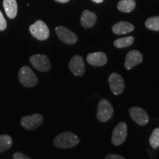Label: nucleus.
<instances>
[{"label":"nucleus","instance_id":"5","mask_svg":"<svg viewBox=\"0 0 159 159\" xmlns=\"http://www.w3.org/2000/svg\"><path fill=\"white\" fill-rule=\"evenodd\" d=\"M128 134V127L124 122H119L115 127L111 136V142L114 145L119 146L125 142Z\"/></svg>","mask_w":159,"mask_h":159},{"label":"nucleus","instance_id":"1","mask_svg":"<svg viewBox=\"0 0 159 159\" xmlns=\"http://www.w3.org/2000/svg\"><path fill=\"white\" fill-rule=\"evenodd\" d=\"M79 142L78 136L71 132H63L57 135L53 142L55 147L62 149L73 148L78 144Z\"/></svg>","mask_w":159,"mask_h":159},{"label":"nucleus","instance_id":"11","mask_svg":"<svg viewBox=\"0 0 159 159\" xmlns=\"http://www.w3.org/2000/svg\"><path fill=\"white\" fill-rule=\"evenodd\" d=\"M69 68L75 76H83L85 73V64L83 57L80 55H75L70 60Z\"/></svg>","mask_w":159,"mask_h":159},{"label":"nucleus","instance_id":"13","mask_svg":"<svg viewBox=\"0 0 159 159\" xmlns=\"http://www.w3.org/2000/svg\"><path fill=\"white\" fill-rule=\"evenodd\" d=\"M86 61L93 66H102L106 64L108 58L105 52H97L90 53L87 55Z\"/></svg>","mask_w":159,"mask_h":159},{"label":"nucleus","instance_id":"3","mask_svg":"<svg viewBox=\"0 0 159 159\" xmlns=\"http://www.w3.org/2000/svg\"><path fill=\"white\" fill-rule=\"evenodd\" d=\"M114 114V108L107 99H101L99 102L97 117L101 122H105L111 119Z\"/></svg>","mask_w":159,"mask_h":159},{"label":"nucleus","instance_id":"14","mask_svg":"<svg viewBox=\"0 0 159 159\" xmlns=\"http://www.w3.org/2000/svg\"><path fill=\"white\" fill-rule=\"evenodd\" d=\"M97 21V16L93 12L85 10L82 13L80 18L81 25L84 28H91Z\"/></svg>","mask_w":159,"mask_h":159},{"label":"nucleus","instance_id":"21","mask_svg":"<svg viewBox=\"0 0 159 159\" xmlns=\"http://www.w3.org/2000/svg\"><path fill=\"white\" fill-rule=\"evenodd\" d=\"M150 144L153 149L159 148V128H156L152 131L150 138Z\"/></svg>","mask_w":159,"mask_h":159},{"label":"nucleus","instance_id":"10","mask_svg":"<svg viewBox=\"0 0 159 159\" xmlns=\"http://www.w3.org/2000/svg\"><path fill=\"white\" fill-rule=\"evenodd\" d=\"M131 119L139 125L144 126L149 122V116L146 111L139 107H133L129 110Z\"/></svg>","mask_w":159,"mask_h":159},{"label":"nucleus","instance_id":"19","mask_svg":"<svg viewBox=\"0 0 159 159\" xmlns=\"http://www.w3.org/2000/svg\"><path fill=\"white\" fill-rule=\"evenodd\" d=\"M13 144L12 138L8 135H0V152L8 150Z\"/></svg>","mask_w":159,"mask_h":159},{"label":"nucleus","instance_id":"8","mask_svg":"<svg viewBox=\"0 0 159 159\" xmlns=\"http://www.w3.org/2000/svg\"><path fill=\"white\" fill-rule=\"evenodd\" d=\"M43 122V117L42 115L35 114L30 116H26L23 117L21 120V125L27 130H33L42 124Z\"/></svg>","mask_w":159,"mask_h":159},{"label":"nucleus","instance_id":"23","mask_svg":"<svg viewBox=\"0 0 159 159\" xmlns=\"http://www.w3.org/2000/svg\"><path fill=\"white\" fill-rule=\"evenodd\" d=\"M13 159H31V158H30L29 157L25 156V155L23 154L22 152H17L13 155Z\"/></svg>","mask_w":159,"mask_h":159},{"label":"nucleus","instance_id":"15","mask_svg":"<svg viewBox=\"0 0 159 159\" xmlns=\"http://www.w3.org/2000/svg\"><path fill=\"white\" fill-rule=\"evenodd\" d=\"M134 30V27L132 24L127 21H119L114 25L112 27L114 33L116 35H123L130 33Z\"/></svg>","mask_w":159,"mask_h":159},{"label":"nucleus","instance_id":"20","mask_svg":"<svg viewBox=\"0 0 159 159\" xmlns=\"http://www.w3.org/2000/svg\"><path fill=\"white\" fill-rule=\"evenodd\" d=\"M145 26L150 30L159 31V16L149 18L145 22Z\"/></svg>","mask_w":159,"mask_h":159},{"label":"nucleus","instance_id":"2","mask_svg":"<svg viewBox=\"0 0 159 159\" xmlns=\"http://www.w3.org/2000/svg\"><path fill=\"white\" fill-rule=\"evenodd\" d=\"M19 79L20 83L24 86L32 88L37 85L38 78L35 73L29 66H25L21 67L19 72Z\"/></svg>","mask_w":159,"mask_h":159},{"label":"nucleus","instance_id":"25","mask_svg":"<svg viewBox=\"0 0 159 159\" xmlns=\"http://www.w3.org/2000/svg\"><path fill=\"white\" fill-rule=\"evenodd\" d=\"M55 1L57 2H61V3H66L68 2L69 0H55Z\"/></svg>","mask_w":159,"mask_h":159},{"label":"nucleus","instance_id":"18","mask_svg":"<svg viewBox=\"0 0 159 159\" xmlns=\"http://www.w3.org/2000/svg\"><path fill=\"white\" fill-rule=\"evenodd\" d=\"M134 41V38L133 36H128L121 38V39H118L115 40L114 42V45L116 48H125V47H130L133 44Z\"/></svg>","mask_w":159,"mask_h":159},{"label":"nucleus","instance_id":"26","mask_svg":"<svg viewBox=\"0 0 159 159\" xmlns=\"http://www.w3.org/2000/svg\"><path fill=\"white\" fill-rule=\"evenodd\" d=\"M93 2H94L96 3H100V2H102L103 0H92Z\"/></svg>","mask_w":159,"mask_h":159},{"label":"nucleus","instance_id":"12","mask_svg":"<svg viewBox=\"0 0 159 159\" xmlns=\"http://www.w3.org/2000/svg\"><path fill=\"white\" fill-rule=\"evenodd\" d=\"M143 61L142 53L137 50L129 52L125 57V67L127 69H131L136 66L140 64Z\"/></svg>","mask_w":159,"mask_h":159},{"label":"nucleus","instance_id":"17","mask_svg":"<svg viewBox=\"0 0 159 159\" xmlns=\"http://www.w3.org/2000/svg\"><path fill=\"white\" fill-rule=\"evenodd\" d=\"M136 7V2L134 0H121L117 5V8L123 13L131 12Z\"/></svg>","mask_w":159,"mask_h":159},{"label":"nucleus","instance_id":"24","mask_svg":"<svg viewBox=\"0 0 159 159\" xmlns=\"http://www.w3.org/2000/svg\"><path fill=\"white\" fill-rule=\"evenodd\" d=\"M105 159H125L124 157L116 154H108L105 157Z\"/></svg>","mask_w":159,"mask_h":159},{"label":"nucleus","instance_id":"16","mask_svg":"<svg viewBox=\"0 0 159 159\" xmlns=\"http://www.w3.org/2000/svg\"><path fill=\"white\" fill-rule=\"evenodd\" d=\"M5 13L10 19H14L17 15L18 6L16 0H3Z\"/></svg>","mask_w":159,"mask_h":159},{"label":"nucleus","instance_id":"7","mask_svg":"<svg viewBox=\"0 0 159 159\" xmlns=\"http://www.w3.org/2000/svg\"><path fill=\"white\" fill-rule=\"evenodd\" d=\"M31 64L37 70L41 71H48L51 68V63L48 57L44 55L37 54L30 57V58Z\"/></svg>","mask_w":159,"mask_h":159},{"label":"nucleus","instance_id":"6","mask_svg":"<svg viewBox=\"0 0 159 159\" xmlns=\"http://www.w3.org/2000/svg\"><path fill=\"white\" fill-rule=\"evenodd\" d=\"M109 86L114 95H119L125 89V81L123 77L117 73H112L108 78Z\"/></svg>","mask_w":159,"mask_h":159},{"label":"nucleus","instance_id":"4","mask_svg":"<svg viewBox=\"0 0 159 159\" xmlns=\"http://www.w3.org/2000/svg\"><path fill=\"white\" fill-rule=\"evenodd\" d=\"M30 32L35 39L40 41L47 40L49 36V30L47 25L41 20L35 22L30 27Z\"/></svg>","mask_w":159,"mask_h":159},{"label":"nucleus","instance_id":"9","mask_svg":"<svg viewBox=\"0 0 159 159\" xmlns=\"http://www.w3.org/2000/svg\"><path fill=\"white\" fill-rule=\"evenodd\" d=\"M55 33L58 39L66 44H74L77 41V35L66 27L59 26L55 28Z\"/></svg>","mask_w":159,"mask_h":159},{"label":"nucleus","instance_id":"22","mask_svg":"<svg viewBox=\"0 0 159 159\" xmlns=\"http://www.w3.org/2000/svg\"><path fill=\"white\" fill-rule=\"evenodd\" d=\"M6 27H7V21L2 12L0 11V31L5 30Z\"/></svg>","mask_w":159,"mask_h":159}]
</instances>
